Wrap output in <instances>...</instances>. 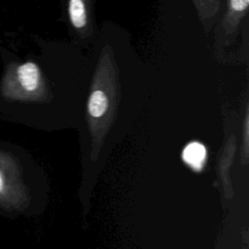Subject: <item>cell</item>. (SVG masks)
Here are the masks:
<instances>
[{"label": "cell", "mask_w": 249, "mask_h": 249, "mask_svg": "<svg viewBox=\"0 0 249 249\" xmlns=\"http://www.w3.org/2000/svg\"><path fill=\"white\" fill-rule=\"evenodd\" d=\"M68 15L74 27L83 28L87 24V10L84 0H69Z\"/></svg>", "instance_id": "cell-5"}, {"label": "cell", "mask_w": 249, "mask_h": 249, "mask_svg": "<svg viewBox=\"0 0 249 249\" xmlns=\"http://www.w3.org/2000/svg\"><path fill=\"white\" fill-rule=\"evenodd\" d=\"M109 99L106 92L102 89L92 90L88 100V113L92 119L101 118L108 110Z\"/></svg>", "instance_id": "cell-4"}, {"label": "cell", "mask_w": 249, "mask_h": 249, "mask_svg": "<svg viewBox=\"0 0 249 249\" xmlns=\"http://www.w3.org/2000/svg\"><path fill=\"white\" fill-rule=\"evenodd\" d=\"M231 8L235 12H243L247 9L249 0H230Z\"/></svg>", "instance_id": "cell-6"}, {"label": "cell", "mask_w": 249, "mask_h": 249, "mask_svg": "<svg viewBox=\"0 0 249 249\" xmlns=\"http://www.w3.org/2000/svg\"><path fill=\"white\" fill-rule=\"evenodd\" d=\"M184 161L196 170H200L206 159V149L198 142L188 144L182 154Z\"/></svg>", "instance_id": "cell-3"}, {"label": "cell", "mask_w": 249, "mask_h": 249, "mask_svg": "<svg viewBox=\"0 0 249 249\" xmlns=\"http://www.w3.org/2000/svg\"><path fill=\"white\" fill-rule=\"evenodd\" d=\"M14 73L13 80L17 82L23 93H34L39 89L42 76L40 68L36 63L32 61L21 63L17 66Z\"/></svg>", "instance_id": "cell-2"}, {"label": "cell", "mask_w": 249, "mask_h": 249, "mask_svg": "<svg viewBox=\"0 0 249 249\" xmlns=\"http://www.w3.org/2000/svg\"><path fill=\"white\" fill-rule=\"evenodd\" d=\"M28 203L27 186L18 158L0 146V214L14 216L23 212Z\"/></svg>", "instance_id": "cell-1"}]
</instances>
